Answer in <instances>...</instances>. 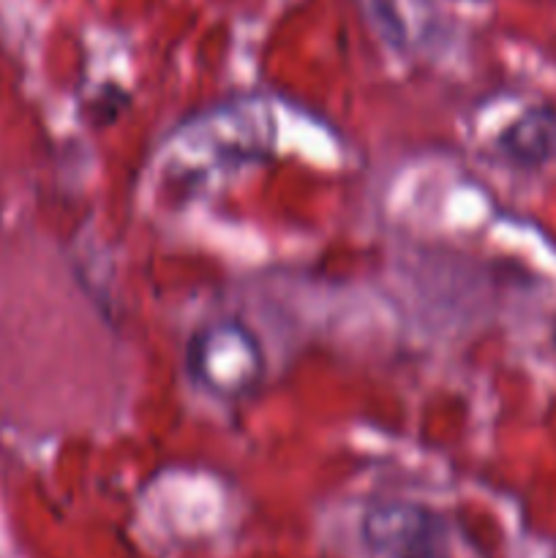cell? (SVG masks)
I'll use <instances>...</instances> for the list:
<instances>
[{
    "instance_id": "1",
    "label": "cell",
    "mask_w": 556,
    "mask_h": 558,
    "mask_svg": "<svg viewBox=\"0 0 556 558\" xmlns=\"http://www.w3.org/2000/svg\"><path fill=\"white\" fill-rule=\"evenodd\" d=\"M185 365L196 385L218 398H243L265 374V354L254 332L238 319L200 327L185 349Z\"/></svg>"
},
{
    "instance_id": "2",
    "label": "cell",
    "mask_w": 556,
    "mask_h": 558,
    "mask_svg": "<svg viewBox=\"0 0 556 558\" xmlns=\"http://www.w3.org/2000/svg\"><path fill=\"white\" fill-rule=\"evenodd\" d=\"M365 537L392 558H452L445 518L420 505H379L365 515Z\"/></svg>"
},
{
    "instance_id": "3",
    "label": "cell",
    "mask_w": 556,
    "mask_h": 558,
    "mask_svg": "<svg viewBox=\"0 0 556 558\" xmlns=\"http://www.w3.org/2000/svg\"><path fill=\"white\" fill-rule=\"evenodd\" d=\"M496 150L518 169H543L556 158V107L534 104L496 136Z\"/></svg>"
},
{
    "instance_id": "4",
    "label": "cell",
    "mask_w": 556,
    "mask_h": 558,
    "mask_svg": "<svg viewBox=\"0 0 556 558\" xmlns=\"http://www.w3.org/2000/svg\"><path fill=\"white\" fill-rule=\"evenodd\" d=\"M363 14L387 44L414 49L431 36V0H363Z\"/></svg>"
},
{
    "instance_id": "5",
    "label": "cell",
    "mask_w": 556,
    "mask_h": 558,
    "mask_svg": "<svg viewBox=\"0 0 556 558\" xmlns=\"http://www.w3.org/2000/svg\"><path fill=\"white\" fill-rule=\"evenodd\" d=\"M551 343H554V349H556V319H554V330H551Z\"/></svg>"
}]
</instances>
